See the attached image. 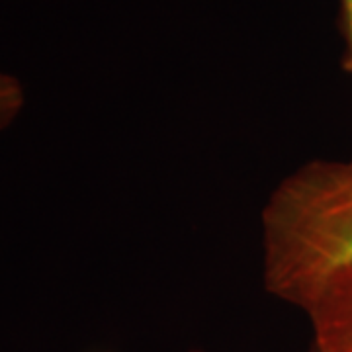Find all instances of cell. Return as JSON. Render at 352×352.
Wrapping results in <instances>:
<instances>
[{
  "label": "cell",
  "instance_id": "1",
  "mask_svg": "<svg viewBox=\"0 0 352 352\" xmlns=\"http://www.w3.org/2000/svg\"><path fill=\"white\" fill-rule=\"evenodd\" d=\"M261 227L264 288L303 309L329 278L352 268V159H314L284 176Z\"/></svg>",
  "mask_w": 352,
  "mask_h": 352
},
{
  "label": "cell",
  "instance_id": "2",
  "mask_svg": "<svg viewBox=\"0 0 352 352\" xmlns=\"http://www.w3.org/2000/svg\"><path fill=\"white\" fill-rule=\"evenodd\" d=\"M302 311L314 333L309 352H352V268L329 278Z\"/></svg>",
  "mask_w": 352,
  "mask_h": 352
},
{
  "label": "cell",
  "instance_id": "3",
  "mask_svg": "<svg viewBox=\"0 0 352 352\" xmlns=\"http://www.w3.org/2000/svg\"><path fill=\"white\" fill-rule=\"evenodd\" d=\"M25 104L22 82L12 75L0 73V129H6L16 122Z\"/></svg>",
  "mask_w": 352,
  "mask_h": 352
},
{
  "label": "cell",
  "instance_id": "4",
  "mask_svg": "<svg viewBox=\"0 0 352 352\" xmlns=\"http://www.w3.org/2000/svg\"><path fill=\"white\" fill-rule=\"evenodd\" d=\"M342 4V32H344V69L352 76V0H340Z\"/></svg>",
  "mask_w": 352,
  "mask_h": 352
}]
</instances>
